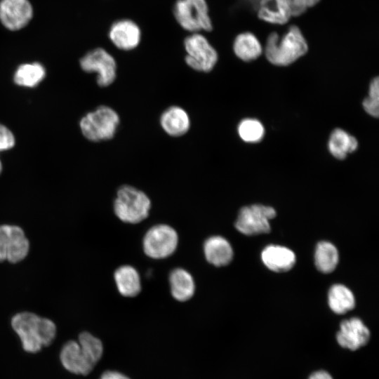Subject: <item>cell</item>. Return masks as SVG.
<instances>
[{
  "mask_svg": "<svg viewBox=\"0 0 379 379\" xmlns=\"http://www.w3.org/2000/svg\"><path fill=\"white\" fill-rule=\"evenodd\" d=\"M102 342L88 332L81 333L78 341L66 343L60 352V361L69 372L88 375L102 357Z\"/></svg>",
  "mask_w": 379,
  "mask_h": 379,
  "instance_id": "obj_1",
  "label": "cell"
},
{
  "mask_svg": "<svg viewBox=\"0 0 379 379\" xmlns=\"http://www.w3.org/2000/svg\"><path fill=\"white\" fill-rule=\"evenodd\" d=\"M15 145V138L12 133L4 126L0 124V151L8 149ZM1 164L0 162V173Z\"/></svg>",
  "mask_w": 379,
  "mask_h": 379,
  "instance_id": "obj_29",
  "label": "cell"
},
{
  "mask_svg": "<svg viewBox=\"0 0 379 379\" xmlns=\"http://www.w3.org/2000/svg\"><path fill=\"white\" fill-rule=\"evenodd\" d=\"M275 215V210L270 206L260 204L245 206L239 213L235 227L248 236L266 234L270 231L269 220Z\"/></svg>",
  "mask_w": 379,
  "mask_h": 379,
  "instance_id": "obj_9",
  "label": "cell"
},
{
  "mask_svg": "<svg viewBox=\"0 0 379 379\" xmlns=\"http://www.w3.org/2000/svg\"><path fill=\"white\" fill-rule=\"evenodd\" d=\"M150 208V199L142 191L130 185H123L117 190L114 211L121 221L140 222L147 218Z\"/></svg>",
  "mask_w": 379,
  "mask_h": 379,
  "instance_id": "obj_4",
  "label": "cell"
},
{
  "mask_svg": "<svg viewBox=\"0 0 379 379\" xmlns=\"http://www.w3.org/2000/svg\"><path fill=\"white\" fill-rule=\"evenodd\" d=\"M80 65L86 72L98 74L97 83L100 86H108L116 79V60L110 53L102 48H97L86 53L80 60Z\"/></svg>",
  "mask_w": 379,
  "mask_h": 379,
  "instance_id": "obj_10",
  "label": "cell"
},
{
  "mask_svg": "<svg viewBox=\"0 0 379 379\" xmlns=\"http://www.w3.org/2000/svg\"><path fill=\"white\" fill-rule=\"evenodd\" d=\"M307 50L308 45L302 32L298 26L293 25L282 36L277 32L268 35L265 53L272 64L285 66L304 55Z\"/></svg>",
  "mask_w": 379,
  "mask_h": 379,
  "instance_id": "obj_3",
  "label": "cell"
},
{
  "mask_svg": "<svg viewBox=\"0 0 379 379\" xmlns=\"http://www.w3.org/2000/svg\"><path fill=\"white\" fill-rule=\"evenodd\" d=\"M291 12L292 17H298L304 14L309 8L316 6L320 0H286Z\"/></svg>",
  "mask_w": 379,
  "mask_h": 379,
  "instance_id": "obj_28",
  "label": "cell"
},
{
  "mask_svg": "<svg viewBox=\"0 0 379 379\" xmlns=\"http://www.w3.org/2000/svg\"><path fill=\"white\" fill-rule=\"evenodd\" d=\"M119 123L118 113L108 106L102 105L81 119L80 128L86 138L99 142L112 139Z\"/></svg>",
  "mask_w": 379,
  "mask_h": 379,
  "instance_id": "obj_5",
  "label": "cell"
},
{
  "mask_svg": "<svg viewBox=\"0 0 379 379\" xmlns=\"http://www.w3.org/2000/svg\"><path fill=\"white\" fill-rule=\"evenodd\" d=\"M32 7L28 0H1L0 20L8 29L25 27L32 17Z\"/></svg>",
  "mask_w": 379,
  "mask_h": 379,
  "instance_id": "obj_12",
  "label": "cell"
},
{
  "mask_svg": "<svg viewBox=\"0 0 379 379\" xmlns=\"http://www.w3.org/2000/svg\"><path fill=\"white\" fill-rule=\"evenodd\" d=\"M265 130L262 124L254 119H245L238 126L239 137L247 142H258L264 135Z\"/></svg>",
  "mask_w": 379,
  "mask_h": 379,
  "instance_id": "obj_26",
  "label": "cell"
},
{
  "mask_svg": "<svg viewBox=\"0 0 379 379\" xmlns=\"http://www.w3.org/2000/svg\"><path fill=\"white\" fill-rule=\"evenodd\" d=\"M160 125L168 135L180 137L188 132L190 128V119L183 108L173 105L162 112Z\"/></svg>",
  "mask_w": 379,
  "mask_h": 379,
  "instance_id": "obj_15",
  "label": "cell"
},
{
  "mask_svg": "<svg viewBox=\"0 0 379 379\" xmlns=\"http://www.w3.org/2000/svg\"><path fill=\"white\" fill-rule=\"evenodd\" d=\"M328 298L330 308L338 314H345L355 306L353 293L342 284L333 285L328 291Z\"/></svg>",
  "mask_w": 379,
  "mask_h": 379,
  "instance_id": "obj_23",
  "label": "cell"
},
{
  "mask_svg": "<svg viewBox=\"0 0 379 379\" xmlns=\"http://www.w3.org/2000/svg\"><path fill=\"white\" fill-rule=\"evenodd\" d=\"M173 11L178 23L186 31L199 33L213 29L206 0H177Z\"/></svg>",
  "mask_w": 379,
  "mask_h": 379,
  "instance_id": "obj_6",
  "label": "cell"
},
{
  "mask_svg": "<svg viewBox=\"0 0 379 379\" xmlns=\"http://www.w3.org/2000/svg\"><path fill=\"white\" fill-rule=\"evenodd\" d=\"M255 12L260 20L273 25L286 24L292 18L286 0H260Z\"/></svg>",
  "mask_w": 379,
  "mask_h": 379,
  "instance_id": "obj_16",
  "label": "cell"
},
{
  "mask_svg": "<svg viewBox=\"0 0 379 379\" xmlns=\"http://www.w3.org/2000/svg\"><path fill=\"white\" fill-rule=\"evenodd\" d=\"M308 379H333L331 375L324 371H316L310 375Z\"/></svg>",
  "mask_w": 379,
  "mask_h": 379,
  "instance_id": "obj_31",
  "label": "cell"
},
{
  "mask_svg": "<svg viewBox=\"0 0 379 379\" xmlns=\"http://www.w3.org/2000/svg\"><path fill=\"white\" fill-rule=\"evenodd\" d=\"M114 280L121 295L134 297L141 291L140 277L138 271L132 266L123 265L114 272Z\"/></svg>",
  "mask_w": 379,
  "mask_h": 379,
  "instance_id": "obj_20",
  "label": "cell"
},
{
  "mask_svg": "<svg viewBox=\"0 0 379 379\" xmlns=\"http://www.w3.org/2000/svg\"><path fill=\"white\" fill-rule=\"evenodd\" d=\"M261 258L267 268L277 272H286L295 263V253L289 248L281 246H267L262 251Z\"/></svg>",
  "mask_w": 379,
  "mask_h": 379,
  "instance_id": "obj_17",
  "label": "cell"
},
{
  "mask_svg": "<svg viewBox=\"0 0 379 379\" xmlns=\"http://www.w3.org/2000/svg\"><path fill=\"white\" fill-rule=\"evenodd\" d=\"M314 262L317 268L320 272L323 273L333 272L338 262L337 248L329 242H319L315 250Z\"/></svg>",
  "mask_w": 379,
  "mask_h": 379,
  "instance_id": "obj_24",
  "label": "cell"
},
{
  "mask_svg": "<svg viewBox=\"0 0 379 379\" xmlns=\"http://www.w3.org/2000/svg\"><path fill=\"white\" fill-rule=\"evenodd\" d=\"M112 44L122 51H131L136 48L141 39L139 26L133 20L122 19L114 22L109 32Z\"/></svg>",
  "mask_w": 379,
  "mask_h": 379,
  "instance_id": "obj_14",
  "label": "cell"
},
{
  "mask_svg": "<svg viewBox=\"0 0 379 379\" xmlns=\"http://www.w3.org/2000/svg\"><path fill=\"white\" fill-rule=\"evenodd\" d=\"M184 47L185 62L192 69L208 72L216 65L218 53L203 34L192 33L185 39Z\"/></svg>",
  "mask_w": 379,
  "mask_h": 379,
  "instance_id": "obj_7",
  "label": "cell"
},
{
  "mask_svg": "<svg viewBox=\"0 0 379 379\" xmlns=\"http://www.w3.org/2000/svg\"><path fill=\"white\" fill-rule=\"evenodd\" d=\"M45 77L44 67L37 62L20 65L14 77L15 82L22 86L34 87Z\"/></svg>",
  "mask_w": 379,
  "mask_h": 379,
  "instance_id": "obj_25",
  "label": "cell"
},
{
  "mask_svg": "<svg viewBox=\"0 0 379 379\" xmlns=\"http://www.w3.org/2000/svg\"><path fill=\"white\" fill-rule=\"evenodd\" d=\"M178 236L176 231L166 224L152 227L143 238L145 253L153 259H164L176 250Z\"/></svg>",
  "mask_w": 379,
  "mask_h": 379,
  "instance_id": "obj_8",
  "label": "cell"
},
{
  "mask_svg": "<svg viewBox=\"0 0 379 379\" xmlns=\"http://www.w3.org/2000/svg\"><path fill=\"white\" fill-rule=\"evenodd\" d=\"M172 296L178 301L190 300L194 295L195 284L191 274L182 268L173 270L169 275Z\"/></svg>",
  "mask_w": 379,
  "mask_h": 379,
  "instance_id": "obj_19",
  "label": "cell"
},
{
  "mask_svg": "<svg viewBox=\"0 0 379 379\" xmlns=\"http://www.w3.org/2000/svg\"><path fill=\"white\" fill-rule=\"evenodd\" d=\"M235 55L244 61H251L258 58L262 52V46L253 33L249 32L238 34L233 43Z\"/></svg>",
  "mask_w": 379,
  "mask_h": 379,
  "instance_id": "obj_21",
  "label": "cell"
},
{
  "mask_svg": "<svg viewBox=\"0 0 379 379\" xmlns=\"http://www.w3.org/2000/svg\"><path fill=\"white\" fill-rule=\"evenodd\" d=\"M340 326L336 338L341 347L354 351L368 343L370 331L360 319L344 320Z\"/></svg>",
  "mask_w": 379,
  "mask_h": 379,
  "instance_id": "obj_13",
  "label": "cell"
},
{
  "mask_svg": "<svg viewBox=\"0 0 379 379\" xmlns=\"http://www.w3.org/2000/svg\"><path fill=\"white\" fill-rule=\"evenodd\" d=\"M365 111L374 117L379 114V80L378 77L371 81L368 91V96L363 101Z\"/></svg>",
  "mask_w": 379,
  "mask_h": 379,
  "instance_id": "obj_27",
  "label": "cell"
},
{
  "mask_svg": "<svg viewBox=\"0 0 379 379\" xmlns=\"http://www.w3.org/2000/svg\"><path fill=\"white\" fill-rule=\"evenodd\" d=\"M29 251V241L23 230L15 225H0V262H18Z\"/></svg>",
  "mask_w": 379,
  "mask_h": 379,
  "instance_id": "obj_11",
  "label": "cell"
},
{
  "mask_svg": "<svg viewBox=\"0 0 379 379\" xmlns=\"http://www.w3.org/2000/svg\"><path fill=\"white\" fill-rule=\"evenodd\" d=\"M244 4L250 7V8L254 11H256L258 3L260 0H241Z\"/></svg>",
  "mask_w": 379,
  "mask_h": 379,
  "instance_id": "obj_32",
  "label": "cell"
},
{
  "mask_svg": "<svg viewBox=\"0 0 379 379\" xmlns=\"http://www.w3.org/2000/svg\"><path fill=\"white\" fill-rule=\"evenodd\" d=\"M100 379H130V378L120 372L115 371H107L104 372L102 374Z\"/></svg>",
  "mask_w": 379,
  "mask_h": 379,
  "instance_id": "obj_30",
  "label": "cell"
},
{
  "mask_svg": "<svg viewBox=\"0 0 379 379\" xmlns=\"http://www.w3.org/2000/svg\"><path fill=\"white\" fill-rule=\"evenodd\" d=\"M206 260L216 267L228 265L233 258V249L229 241L220 236H212L204 244Z\"/></svg>",
  "mask_w": 379,
  "mask_h": 379,
  "instance_id": "obj_18",
  "label": "cell"
},
{
  "mask_svg": "<svg viewBox=\"0 0 379 379\" xmlns=\"http://www.w3.org/2000/svg\"><path fill=\"white\" fill-rule=\"evenodd\" d=\"M11 325L20 337L23 349L31 353L51 344L56 335V326L51 320L31 312L15 314Z\"/></svg>",
  "mask_w": 379,
  "mask_h": 379,
  "instance_id": "obj_2",
  "label": "cell"
},
{
  "mask_svg": "<svg viewBox=\"0 0 379 379\" xmlns=\"http://www.w3.org/2000/svg\"><path fill=\"white\" fill-rule=\"evenodd\" d=\"M357 139L340 129H335L328 140V149L331 154L338 159H345L349 153L357 148Z\"/></svg>",
  "mask_w": 379,
  "mask_h": 379,
  "instance_id": "obj_22",
  "label": "cell"
}]
</instances>
